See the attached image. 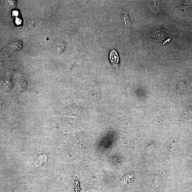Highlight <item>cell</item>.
<instances>
[{
  "label": "cell",
  "mask_w": 192,
  "mask_h": 192,
  "mask_svg": "<svg viewBox=\"0 0 192 192\" xmlns=\"http://www.w3.org/2000/svg\"><path fill=\"white\" fill-rule=\"evenodd\" d=\"M109 58L112 65L114 67H117L120 63V58L118 52L115 50L111 51L109 53Z\"/></svg>",
  "instance_id": "cell-1"
},
{
  "label": "cell",
  "mask_w": 192,
  "mask_h": 192,
  "mask_svg": "<svg viewBox=\"0 0 192 192\" xmlns=\"http://www.w3.org/2000/svg\"><path fill=\"white\" fill-rule=\"evenodd\" d=\"M9 47L16 51H19L22 49L23 44L20 41H14L10 44Z\"/></svg>",
  "instance_id": "cell-2"
},
{
  "label": "cell",
  "mask_w": 192,
  "mask_h": 192,
  "mask_svg": "<svg viewBox=\"0 0 192 192\" xmlns=\"http://www.w3.org/2000/svg\"><path fill=\"white\" fill-rule=\"evenodd\" d=\"M123 16L124 19L125 25L127 26L130 25H131V22L127 14L123 13Z\"/></svg>",
  "instance_id": "cell-3"
},
{
  "label": "cell",
  "mask_w": 192,
  "mask_h": 192,
  "mask_svg": "<svg viewBox=\"0 0 192 192\" xmlns=\"http://www.w3.org/2000/svg\"><path fill=\"white\" fill-rule=\"evenodd\" d=\"M8 1L10 5V6L12 8H16L17 6V1H15V0H9Z\"/></svg>",
  "instance_id": "cell-4"
},
{
  "label": "cell",
  "mask_w": 192,
  "mask_h": 192,
  "mask_svg": "<svg viewBox=\"0 0 192 192\" xmlns=\"http://www.w3.org/2000/svg\"><path fill=\"white\" fill-rule=\"evenodd\" d=\"M16 22L17 25H20L22 21L20 18H17L16 20Z\"/></svg>",
  "instance_id": "cell-5"
},
{
  "label": "cell",
  "mask_w": 192,
  "mask_h": 192,
  "mask_svg": "<svg viewBox=\"0 0 192 192\" xmlns=\"http://www.w3.org/2000/svg\"><path fill=\"white\" fill-rule=\"evenodd\" d=\"M13 14L14 16H18L19 15V12L17 11H14L13 12Z\"/></svg>",
  "instance_id": "cell-6"
}]
</instances>
